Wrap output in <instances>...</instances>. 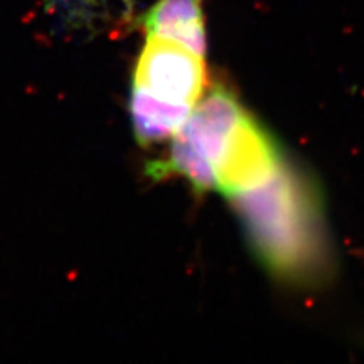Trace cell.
Listing matches in <instances>:
<instances>
[{
  "instance_id": "6da1fadb",
  "label": "cell",
  "mask_w": 364,
  "mask_h": 364,
  "mask_svg": "<svg viewBox=\"0 0 364 364\" xmlns=\"http://www.w3.org/2000/svg\"><path fill=\"white\" fill-rule=\"evenodd\" d=\"M255 254L282 281L314 286L331 272L323 203L314 182L284 159L263 184L230 198Z\"/></svg>"
},
{
  "instance_id": "7a4b0ae2",
  "label": "cell",
  "mask_w": 364,
  "mask_h": 364,
  "mask_svg": "<svg viewBox=\"0 0 364 364\" xmlns=\"http://www.w3.org/2000/svg\"><path fill=\"white\" fill-rule=\"evenodd\" d=\"M134 85L173 104L195 107L207 87L203 56L178 41L147 37L136 60Z\"/></svg>"
},
{
  "instance_id": "3957f363",
  "label": "cell",
  "mask_w": 364,
  "mask_h": 364,
  "mask_svg": "<svg viewBox=\"0 0 364 364\" xmlns=\"http://www.w3.org/2000/svg\"><path fill=\"white\" fill-rule=\"evenodd\" d=\"M284 163L272 135L246 111L230 135L214 163L218 188L231 198L263 184Z\"/></svg>"
},
{
  "instance_id": "277c9868",
  "label": "cell",
  "mask_w": 364,
  "mask_h": 364,
  "mask_svg": "<svg viewBox=\"0 0 364 364\" xmlns=\"http://www.w3.org/2000/svg\"><path fill=\"white\" fill-rule=\"evenodd\" d=\"M203 0H158L143 17L147 37L173 40L202 56L207 52Z\"/></svg>"
},
{
  "instance_id": "5b68a950",
  "label": "cell",
  "mask_w": 364,
  "mask_h": 364,
  "mask_svg": "<svg viewBox=\"0 0 364 364\" xmlns=\"http://www.w3.org/2000/svg\"><path fill=\"white\" fill-rule=\"evenodd\" d=\"M193 108L195 107L173 104V102L156 97L149 91L134 85L131 116L135 139L143 146L173 139L188 120Z\"/></svg>"
}]
</instances>
